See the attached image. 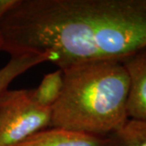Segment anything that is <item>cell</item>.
Wrapping results in <instances>:
<instances>
[{"label": "cell", "mask_w": 146, "mask_h": 146, "mask_svg": "<svg viewBox=\"0 0 146 146\" xmlns=\"http://www.w3.org/2000/svg\"><path fill=\"white\" fill-rule=\"evenodd\" d=\"M2 51L52 53L63 69L146 48V0H18L0 22Z\"/></svg>", "instance_id": "1"}, {"label": "cell", "mask_w": 146, "mask_h": 146, "mask_svg": "<svg viewBox=\"0 0 146 146\" xmlns=\"http://www.w3.org/2000/svg\"><path fill=\"white\" fill-rule=\"evenodd\" d=\"M62 70L63 90L51 109V127L106 137L129 119L130 82L121 60L88 61Z\"/></svg>", "instance_id": "2"}, {"label": "cell", "mask_w": 146, "mask_h": 146, "mask_svg": "<svg viewBox=\"0 0 146 146\" xmlns=\"http://www.w3.org/2000/svg\"><path fill=\"white\" fill-rule=\"evenodd\" d=\"M51 108L44 107L31 89H7L0 96V146H12L51 124Z\"/></svg>", "instance_id": "3"}, {"label": "cell", "mask_w": 146, "mask_h": 146, "mask_svg": "<svg viewBox=\"0 0 146 146\" xmlns=\"http://www.w3.org/2000/svg\"><path fill=\"white\" fill-rule=\"evenodd\" d=\"M129 77L127 115L146 120V48L121 59Z\"/></svg>", "instance_id": "4"}, {"label": "cell", "mask_w": 146, "mask_h": 146, "mask_svg": "<svg viewBox=\"0 0 146 146\" xmlns=\"http://www.w3.org/2000/svg\"><path fill=\"white\" fill-rule=\"evenodd\" d=\"M105 144L106 137L51 127L40 131L12 146H105Z\"/></svg>", "instance_id": "5"}, {"label": "cell", "mask_w": 146, "mask_h": 146, "mask_svg": "<svg viewBox=\"0 0 146 146\" xmlns=\"http://www.w3.org/2000/svg\"><path fill=\"white\" fill-rule=\"evenodd\" d=\"M55 57L52 53L25 54L11 56L9 62L0 68V96L8 89L11 83L19 76L40 63L51 62L54 63Z\"/></svg>", "instance_id": "6"}, {"label": "cell", "mask_w": 146, "mask_h": 146, "mask_svg": "<svg viewBox=\"0 0 146 146\" xmlns=\"http://www.w3.org/2000/svg\"><path fill=\"white\" fill-rule=\"evenodd\" d=\"M105 146H146V120L129 119L120 129L106 137Z\"/></svg>", "instance_id": "7"}, {"label": "cell", "mask_w": 146, "mask_h": 146, "mask_svg": "<svg viewBox=\"0 0 146 146\" xmlns=\"http://www.w3.org/2000/svg\"><path fill=\"white\" fill-rule=\"evenodd\" d=\"M63 87V72L58 68L46 74L36 89H31L32 96L36 103L51 108L59 98Z\"/></svg>", "instance_id": "8"}, {"label": "cell", "mask_w": 146, "mask_h": 146, "mask_svg": "<svg viewBox=\"0 0 146 146\" xmlns=\"http://www.w3.org/2000/svg\"><path fill=\"white\" fill-rule=\"evenodd\" d=\"M18 3V0H0V22Z\"/></svg>", "instance_id": "9"}, {"label": "cell", "mask_w": 146, "mask_h": 146, "mask_svg": "<svg viewBox=\"0 0 146 146\" xmlns=\"http://www.w3.org/2000/svg\"><path fill=\"white\" fill-rule=\"evenodd\" d=\"M2 47H3V40H2V36L0 35V51H2Z\"/></svg>", "instance_id": "10"}]
</instances>
